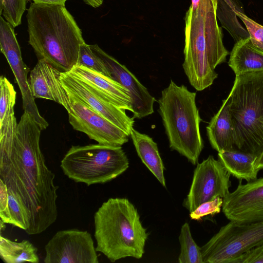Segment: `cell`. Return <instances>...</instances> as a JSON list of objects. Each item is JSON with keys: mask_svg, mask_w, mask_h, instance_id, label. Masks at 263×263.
Instances as JSON below:
<instances>
[{"mask_svg": "<svg viewBox=\"0 0 263 263\" xmlns=\"http://www.w3.org/2000/svg\"><path fill=\"white\" fill-rule=\"evenodd\" d=\"M0 217L4 223L12 224L25 232L29 229V220L26 213L18 200L9 192L7 210Z\"/></svg>", "mask_w": 263, "mask_h": 263, "instance_id": "cell-25", "label": "cell"}, {"mask_svg": "<svg viewBox=\"0 0 263 263\" xmlns=\"http://www.w3.org/2000/svg\"><path fill=\"white\" fill-rule=\"evenodd\" d=\"M257 157L236 149L218 153V160L231 175L240 181L243 179L248 182L257 178L259 170L255 166Z\"/></svg>", "mask_w": 263, "mask_h": 263, "instance_id": "cell-21", "label": "cell"}, {"mask_svg": "<svg viewBox=\"0 0 263 263\" xmlns=\"http://www.w3.org/2000/svg\"><path fill=\"white\" fill-rule=\"evenodd\" d=\"M67 92L70 105V110L68 112L69 122L74 129L85 134L100 144L122 146L128 142L129 136L124 130L77 96Z\"/></svg>", "mask_w": 263, "mask_h": 263, "instance_id": "cell-10", "label": "cell"}, {"mask_svg": "<svg viewBox=\"0 0 263 263\" xmlns=\"http://www.w3.org/2000/svg\"><path fill=\"white\" fill-rule=\"evenodd\" d=\"M77 65H79L97 72L110 77V74L101 60L85 42L81 45Z\"/></svg>", "mask_w": 263, "mask_h": 263, "instance_id": "cell-27", "label": "cell"}, {"mask_svg": "<svg viewBox=\"0 0 263 263\" xmlns=\"http://www.w3.org/2000/svg\"><path fill=\"white\" fill-rule=\"evenodd\" d=\"M206 129L211 146L218 153L235 149V128L228 97L223 101L221 106L212 118Z\"/></svg>", "mask_w": 263, "mask_h": 263, "instance_id": "cell-18", "label": "cell"}, {"mask_svg": "<svg viewBox=\"0 0 263 263\" xmlns=\"http://www.w3.org/2000/svg\"><path fill=\"white\" fill-rule=\"evenodd\" d=\"M70 71L114 105L132 111L129 91L115 80L79 65Z\"/></svg>", "mask_w": 263, "mask_h": 263, "instance_id": "cell-17", "label": "cell"}, {"mask_svg": "<svg viewBox=\"0 0 263 263\" xmlns=\"http://www.w3.org/2000/svg\"><path fill=\"white\" fill-rule=\"evenodd\" d=\"M222 211L230 221H263V177L242 184L223 198Z\"/></svg>", "mask_w": 263, "mask_h": 263, "instance_id": "cell-13", "label": "cell"}, {"mask_svg": "<svg viewBox=\"0 0 263 263\" xmlns=\"http://www.w3.org/2000/svg\"><path fill=\"white\" fill-rule=\"evenodd\" d=\"M228 97L235 149L258 156L263 149V71L236 76Z\"/></svg>", "mask_w": 263, "mask_h": 263, "instance_id": "cell-6", "label": "cell"}, {"mask_svg": "<svg viewBox=\"0 0 263 263\" xmlns=\"http://www.w3.org/2000/svg\"><path fill=\"white\" fill-rule=\"evenodd\" d=\"M196 93L171 80L158 101L170 147L197 164L203 148L200 132L202 121L196 103Z\"/></svg>", "mask_w": 263, "mask_h": 263, "instance_id": "cell-5", "label": "cell"}, {"mask_svg": "<svg viewBox=\"0 0 263 263\" xmlns=\"http://www.w3.org/2000/svg\"><path fill=\"white\" fill-rule=\"evenodd\" d=\"M93 53L103 62L111 78L125 88L132 99L133 117L141 119L152 114L156 101L126 67L103 50L98 45H90Z\"/></svg>", "mask_w": 263, "mask_h": 263, "instance_id": "cell-14", "label": "cell"}, {"mask_svg": "<svg viewBox=\"0 0 263 263\" xmlns=\"http://www.w3.org/2000/svg\"><path fill=\"white\" fill-rule=\"evenodd\" d=\"M135 205L125 198H110L94 215L97 252L110 261L142 257L148 238Z\"/></svg>", "mask_w": 263, "mask_h": 263, "instance_id": "cell-4", "label": "cell"}, {"mask_svg": "<svg viewBox=\"0 0 263 263\" xmlns=\"http://www.w3.org/2000/svg\"><path fill=\"white\" fill-rule=\"evenodd\" d=\"M45 263H98L91 234L77 229L58 231L45 247Z\"/></svg>", "mask_w": 263, "mask_h": 263, "instance_id": "cell-11", "label": "cell"}, {"mask_svg": "<svg viewBox=\"0 0 263 263\" xmlns=\"http://www.w3.org/2000/svg\"><path fill=\"white\" fill-rule=\"evenodd\" d=\"M85 3L91 6L93 8H97L100 6L103 2V0H83Z\"/></svg>", "mask_w": 263, "mask_h": 263, "instance_id": "cell-33", "label": "cell"}, {"mask_svg": "<svg viewBox=\"0 0 263 263\" xmlns=\"http://www.w3.org/2000/svg\"><path fill=\"white\" fill-rule=\"evenodd\" d=\"M9 192L6 184L0 180V215L7 210Z\"/></svg>", "mask_w": 263, "mask_h": 263, "instance_id": "cell-31", "label": "cell"}, {"mask_svg": "<svg viewBox=\"0 0 263 263\" xmlns=\"http://www.w3.org/2000/svg\"><path fill=\"white\" fill-rule=\"evenodd\" d=\"M28 43L39 60L62 72L77 65L82 31L65 5L31 3L26 15Z\"/></svg>", "mask_w": 263, "mask_h": 263, "instance_id": "cell-3", "label": "cell"}, {"mask_svg": "<svg viewBox=\"0 0 263 263\" xmlns=\"http://www.w3.org/2000/svg\"><path fill=\"white\" fill-rule=\"evenodd\" d=\"M228 65L236 76L263 71V51L255 47L249 37L235 42Z\"/></svg>", "mask_w": 263, "mask_h": 263, "instance_id": "cell-19", "label": "cell"}, {"mask_svg": "<svg viewBox=\"0 0 263 263\" xmlns=\"http://www.w3.org/2000/svg\"><path fill=\"white\" fill-rule=\"evenodd\" d=\"M263 245V221H230L201 247L203 263H233L250 249Z\"/></svg>", "mask_w": 263, "mask_h": 263, "instance_id": "cell-8", "label": "cell"}, {"mask_svg": "<svg viewBox=\"0 0 263 263\" xmlns=\"http://www.w3.org/2000/svg\"><path fill=\"white\" fill-rule=\"evenodd\" d=\"M233 263H263V245L253 248L244 253Z\"/></svg>", "mask_w": 263, "mask_h": 263, "instance_id": "cell-30", "label": "cell"}, {"mask_svg": "<svg viewBox=\"0 0 263 263\" xmlns=\"http://www.w3.org/2000/svg\"><path fill=\"white\" fill-rule=\"evenodd\" d=\"M60 80L67 91L77 96L129 136L135 118L129 117L125 110L110 103L70 71L62 72Z\"/></svg>", "mask_w": 263, "mask_h": 263, "instance_id": "cell-15", "label": "cell"}, {"mask_svg": "<svg viewBox=\"0 0 263 263\" xmlns=\"http://www.w3.org/2000/svg\"><path fill=\"white\" fill-rule=\"evenodd\" d=\"M62 71L43 60L38 61L28 79L29 87L34 98L53 101L68 111L70 105L67 92L60 80Z\"/></svg>", "mask_w": 263, "mask_h": 263, "instance_id": "cell-16", "label": "cell"}, {"mask_svg": "<svg viewBox=\"0 0 263 263\" xmlns=\"http://www.w3.org/2000/svg\"><path fill=\"white\" fill-rule=\"evenodd\" d=\"M0 47L20 87L24 111L28 112L35 119L42 130L46 129L49 124L40 115L31 93L27 78L29 68L23 61L13 27L2 16L0 19Z\"/></svg>", "mask_w": 263, "mask_h": 263, "instance_id": "cell-12", "label": "cell"}, {"mask_svg": "<svg viewBox=\"0 0 263 263\" xmlns=\"http://www.w3.org/2000/svg\"><path fill=\"white\" fill-rule=\"evenodd\" d=\"M33 3L47 5H65L68 0H32Z\"/></svg>", "mask_w": 263, "mask_h": 263, "instance_id": "cell-32", "label": "cell"}, {"mask_svg": "<svg viewBox=\"0 0 263 263\" xmlns=\"http://www.w3.org/2000/svg\"><path fill=\"white\" fill-rule=\"evenodd\" d=\"M217 0H191L185 17L184 60L182 67L197 90L210 87L217 78L215 68L229 54L217 16Z\"/></svg>", "mask_w": 263, "mask_h": 263, "instance_id": "cell-2", "label": "cell"}, {"mask_svg": "<svg viewBox=\"0 0 263 263\" xmlns=\"http://www.w3.org/2000/svg\"><path fill=\"white\" fill-rule=\"evenodd\" d=\"M64 175L87 186L109 182L129 167L121 146L102 144L72 146L61 161Z\"/></svg>", "mask_w": 263, "mask_h": 263, "instance_id": "cell-7", "label": "cell"}, {"mask_svg": "<svg viewBox=\"0 0 263 263\" xmlns=\"http://www.w3.org/2000/svg\"><path fill=\"white\" fill-rule=\"evenodd\" d=\"M130 137L137 154L159 182L166 187L164 166L157 143L149 136L132 129Z\"/></svg>", "mask_w": 263, "mask_h": 263, "instance_id": "cell-20", "label": "cell"}, {"mask_svg": "<svg viewBox=\"0 0 263 263\" xmlns=\"http://www.w3.org/2000/svg\"><path fill=\"white\" fill-rule=\"evenodd\" d=\"M255 166L259 171L263 169V149L260 155L257 157L255 162Z\"/></svg>", "mask_w": 263, "mask_h": 263, "instance_id": "cell-34", "label": "cell"}, {"mask_svg": "<svg viewBox=\"0 0 263 263\" xmlns=\"http://www.w3.org/2000/svg\"><path fill=\"white\" fill-rule=\"evenodd\" d=\"M0 256L6 263L39 262L37 249L29 240L16 242L0 236Z\"/></svg>", "mask_w": 263, "mask_h": 263, "instance_id": "cell-23", "label": "cell"}, {"mask_svg": "<svg viewBox=\"0 0 263 263\" xmlns=\"http://www.w3.org/2000/svg\"><path fill=\"white\" fill-rule=\"evenodd\" d=\"M236 14L243 23L251 43L263 51V26L247 16L244 13L238 12Z\"/></svg>", "mask_w": 263, "mask_h": 263, "instance_id": "cell-28", "label": "cell"}, {"mask_svg": "<svg viewBox=\"0 0 263 263\" xmlns=\"http://www.w3.org/2000/svg\"><path fill=\"white\" fill-rule=\"evenodd\" d=\"M223 204V198L217 197L214 199L202 203L190 214L192 219L200 220L202 217L208 215L219 213Z\"/></svg>", "mask_w": 263, "mask_h": 263, "instance_id": "cell-29", "label": "cell"}, {"mask_svg": "<svg viewBox=\"0 0 263 263\" xmlns=\"http://www.w3.org/2000/svg\"><path fill=\"white\" fill-rule=\"evenodd\" d=\"M238 12L244 13L243 6L238 0H217V18L235 42L250 37L238 21L236 14Z\"/></svg>", "mask_w": 263, "mask_h": 263, "instance_id": "cell-22", "label": "cell"}, {"mask_svg": "<svg viewBox=\"0 0 263 263\" xmlns=\"http://www.w3.org/2000/svg\"><path fill=\"white\" fill-rule=\"evenodd\" d=\"M26 0H0L1 14L13 28L22 23Z\"/></svg>", "mask_w": 263, "mask_h": 263, "instance_id": "cell-26", "label": "cell"}, {"mask_svg": "<svg viewBox=\"0 0 263 263\" xmlns=\"http://www.w3.org/2000/svg\"><path fill=\"white\" fill-rule=\"evenodd\" d=\"M41 130L35 119L24 111L12 140L0 141V180L26 213L29 235L46 230L58 215L59 186L40 148Z\"/></svg>", "mask_w": 263, "mask_h": 263, "instance_id": "cell-1", "label": "cell"}, {"mask_svg": "<svg viewBox=\"0 0 263 263\" xmlns=\"http://www.w3.org/2000/svg\"><path fill=\"white\" fill-rule=\"evenodd\" d=\"M230 175L219 160L209 156L197 163L183 206L191 213L202 203L217 197L223 198L229 193L231 186Z\"/></svg>", "mask_w": 263, "mask_h": 263, "instance_id": "cell-9", "label": "cell"}, {"mask_svg": "<svg viewBox=\"0 0 263 263\" xmlns=\"http://www.w3.org/2000/svg\"><path fill=\"white\" fill-rule=\"evenodd\" d=\"M179 240L180 244L179 262L203 263L201 248L194 240L187 222L181 227Z\"/></svg>", "mask_w": 263, "mask_h": 263, "instance_id": "cell-24", "label": "cell"}]
</instances>
